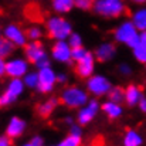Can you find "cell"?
Returning a JSON list of instances; mask_svg holds the SVG:
<instances>
[{
    "mask_svg": "<svg viewBox=\"0 0 146 146\" xmlns=\"http://www.w3.org/2000/svg\"><path fill=\"white\" fill-rule=\"evenodd\" d=\"M142 99H143V92H142L141 87H138L135 84H131L125 88V102L129 106L139 105V102Z\"/></svg>",
    "mask_w": 146,
    "mask_h": 146,
    "instance_id": "2e32d148",
    "label": "cell"
},
{
    "mask_svg": "<svg viewBox=\"0 0 146 146\" xmlns=\"http://www.w3.org/2000/svg\"><path fill=\"white\" fill-rule=\"evenodd\" d=\"M87 52H88V50L85 48V47H82V46L72 48V61H75V62L81 61V60L87 55Z\"/></svg>",
    "mask_w": 146,
    "mask_h": 146,
    "instance_id": "4316f807",
    "label": "cell"
},
{
    "mask_svg": "<svg viewBox=\"0 0 146 146\" xmlns=\"http://www.w3.org/2000/svg\"><path fill=\"white\" fill-rule=\"evenodd\" d=\"M102 111L105 112V115H106L109 119H118V118H121V115L123 113L122 106H121L118 102H113V101H111V99H108L106 102L102 104Z\"/></svg>",
    "mask_w": 146,
    "mask_h": 146,
    "instance_id": "ac0fdd59",
    "label": "cell"
},
{
    "mask_svg": "<svg viewBox=\"0 0 146 146\" xmlns=\"http://www.w3.org/2000/svg\"><path fill=\"white\" fill-rule=\"evenodd\" d=\"M51 6L55 13H68L75 6V0H51Z\"/></svg>",
    "mask_w": 146,
    "mask_h": 146,
    "instance_id": "44dd1931",
    "label": "cell"
},
{
    "mask_svg": "<svg viewBox=\"0 0 146 146\" xmlns=\"http://www.w3.org/2000/svg\"><path fill=\"white\" fill-rule=\"evenodd\" d=\"M23 81L26 84L27 88H33V90H37L38 87V82H40V77H38V72H33V71H29L24 77H23Z\"/></svg>",
    "mask_w": 146,
    "mask_h": 146,
    "instance_id": "603a6c76",
    "label": "cell"
},
{
    "mask_svg": "<svg viewBox=\"0 0 146 146\" xmlns=\"http://www.w3.org/2000/svg\"><path fill=\"white\" fill-rule=\"evenodd\" d=\"M108 98L113 102L121 104L122 101H125V90L121 88V87H112V90L108 94Z\"/></svg>",
    "mask_w": 146,
    "mask_h": 146,
    "instance_id": "d4e9b609",
    "label": "cell"
},
{
    "mask_svg": "<svg viewBox=\"0 0 146 146\" xmlns=\"http://www.w3.org/2000/svg\"><path fill=\"white\" fill-rule=\"evenodd\" d=\"M132 21L133 24L138 27L139 31H146V7L139 9L133 13L132 16Z\"/></svg>",
    "mask_w": 146,
    "mask_h": 146,
    "instance_id": "7402d4cb",
    "label": "cell"
},
{
    "mask_svg": "<svg viewBox=\"0 0 146 146\" xmlns=\"http://www.w3.org/2000/svg\"><path fill=\"white\" fill-rule=\"evenodd\" d=\"M21 146H34V145H33V143H31V141H30V142H27V143H23Z\"/></svg>",
    "mask_w": 146,
    "mask_h": 146,
    "instance_id": "ab89813d",
    "label": "cell"
},
{
    "mask_svg": "<svg viewBox=\"0 0 146 146\" xmlns=\"http://www.w3.org/2000/svg\"><path fill=\"white\" fill-rule=\"evenodd\" d=\"M80 145H81V136H75V135L70 133L61 142H58L57 145H52V146H80Z\"/></svg>",
    "mask_w": 146,
    "mask_h": 146,
    "instance_id": "484cf974",
    "label": "cell"
},
{
    "mask_svg": "<svg viewBox=\"0 0 146 146\" xmlns=\"http://www.w3.org/2000/svg\"><path fill=\"white\" fill-rule=\"evenodd\" d=\"M38 77H40V82L37 87V91L40 94H48L54 90V85L57 82V74L51 67H46L38 70Z\"/></svg>",
    "mask_w": 146,
    "mask_h": 146,
    "instance_id": "ba28073f",
    "label": "cell"
},
{
    "mask_svg": "<svg viewBox=\"0 0 146 146\" xmlns=\"http://www.w3.org/2000/svg\"><path fill=\"white\" fill-rule=\"evenodd\" d=\"M26 34H27V37H29L31 41L38 40V38L41 37V29H38V27H30V29H27Z\"/></svg>",
    "mask_w": 146,
    "mask_h": 146,
    "instance_id": "f1b7e54d",
    "label": "cell"
},
{
    "mask_svg": "<svg viewBox=\"0 0 146 146\" xmlns=\"http://www.w3.org/2000/svg\"><path fill=\"white\" fill-rule=\"evenodd\" d=\"M47 33L50 38L54 40H68V37L72 34V26L68 20L60 16H52L47 20Z\"/></svg>",
    "mask_w": 146,
    "mask_h": 146,
    "instance_id": "7a4b0ae2",
    "label": "cell"
},
{
    "mask_svg": "<svg viewBox=\"0 0 146 146\" xmlns=\"http://www.w3.org/2000/svg\"><path fill=\"white\" fill-rule=\"evenodd\" d=\"M0 146H11V138H9L7 135L0 138Z\"/></svg>",
    "mask_w": 146,
    "mask_h": 146,
    "instance_id": "e575fe53",
    "label": "cell"
},
{
    "mask_svg": "<svg viewBox=\"0 0 146 146\" xmlns=\"http://www.w3.org/2000/svg\"><path fill=\"white\" fill-rule=\"evenodd\" d=\"M99 109H102V105H99L97 99H90L84 106L80 108L78 115H77V121L80 125H88L95 116L98 115Z\"/></svg>",
    "mask_w": 146,
    "mask_h": 146,
    "instance_id": "52a82bcc",
    "label": "cell"
},
{
    "mask_svg": "<svg viewBox=\"0 0 146 146\" xmlns=\"http://www.w3.org/2000/svg\"><path fill=\"white\" fill-rule=\"evenodd\" d=\"M0 75H6V61H0Z\"/></svg>",
    "mask_w": 146,
    "mask_h": 146,
    "instance_id": "8d00e7d4",
    "label": "cell"
},
{
    "mask_svg": "<svg viewBox=\"0 0 146 146\" xmlns=\"http://www.w3.org/2000/svg\"><path fill=\"white\" fill-rule=\"evenodd\" d=\"M26 121L19 118V116H13L10 118V121L7 122V126H6V135L11 139H16V138H20L24 131H26Z\"/></svg>",
    "mask_w": 146,
    "mask_h": 146,
    "instance_id": "5bb4252c",
    "label": "cell"
},
{
    "mask_svg": "<svg viewBox=\"0 0 146 146\" xmlns=\"http://www.w3.org/2000/svg\"><path fill=\"white\" fill-rule=\"evenodd\" d=\"M142 143H143L142 135L133 129L126 131V133L123 135V146H142Z\"/></svg>",
    "mask_w": 146,
    "mask_h": 146,
    "instance_id": "ffe728a7",
    "label": "cell"
},
{
    "mask_svg": "<svg viewBox=\"0 0 146 146\" xmlns=\"http://www.w3.org/2000/svg\"><path fill=\"white\" fill-rule=\"evenodd\" d=\"M139 108H141V111H142L143 113H146V98H143V99L139 102Z\"/></svg>",
    "mask_w": 146,
    "mask_h": 146,
    "instance_id": "74e56055",
    "label": "cell"
},
{
    "mask_svg": "<svg viewBox=\"0 0 146 146\" xmlns=\"http://www.w3.org/2000/svg\"><path fill=\"white\" fill-rule=\"evenodd\" d=\"M118 70H119V74L123 75V77H129V75L132 74V68H131V65L126 64V62L121 64V65L118 67Z\"/></svg>",
    "mask_w": 146,
    "mask_h": 146,
    "instance_id": "4dcf8cb0",
    "label": "cell"
},
{
    "mask_svg": "<svg viewBox=\"0 0 146 146\" xmlns=\"http://www.w3.org/2000/svg\"><path fill=\"white\" fill-rule=\"evenodd\" d=\"M64 122H65V123H67V125H70V126H71V125H72V123H74V119H72V118H71V116H67V118H65V119H64Z\"/></svg>",
    "mask_w": 146,
    "mask_h": 146,
    "instance_id": "f35d334b",
    "label": "cell"
},
{
    "mask_svg": "<svg viewBox=\"0 0 146 146\" xmlns=\"http://www.w3.org/2000/svg\"><path fill=\"white\" fill-rule=\"evenodd\" d=\"M29 72V60L11 58L6 61V74L10 78H23Z\"/></svg>",
    "mask_w": 146,
    "mask_h": 146,
    "instance_id": "30bf717a",
    "label": "cell"
},
{
    "mask_svg": "<svg viewBox=\"0 0 146 146\" xmlns=\"http://www.w3.org/2000/svg\"><path fill=\"white\" fill-rule=\"evenodd\" d=\"M36 67H37V70H41V68H46V67H50V58L47 55H44L43 58H40L36 64H34Z\"/></svg>",
    "mask_w": 146,
    "mask_h": 146,
    "instance_id": "1f68e13d",
    "label": "cell"
},
{
    "mask_svg": "<svg viewBox=\"0 0 146 146\" xmlns=\"http://www.w3.org/2000/svg\"><path fill=\"white\" fill-rule=\"evenodd\" d=\"M24 54H26V58L30 62H33V64H36L44 55H47L46 54V50H44V46L38 40H34V41L30 40V43H27L24 46Z\"/></svg>",
    "mask_w": 146,
    "mask_h": 146,
    "instance_id": "4fadbf2b",
    "label": "cell"
},
{
    "mask_svg": "<svg viewBox=\"0 0 146 146\" xmlns=\"http://www.w3.org/2000/svg\"><path fill=\"white\" fill-rule=\"evenodd\" d=\"M3 37L10 40L16 47H24L27 44V34L16 24H7L3 30Z\"/></svg>",
    "mask_w": 146,
    "mask_h": 146,
    "instance_id": "8fae6325",
    "label": "cell"
},
{
    "mask_svg": "<svg viewBox=\"0 0 146 146\" xmlns=\"http://www.w3.org/2000/svg\"><path fill=\"white\" fill-rule=\"evenodd\" d=\"M60 101L68 108H81L90 101V98H88V92H85L78 87H67L62 90Z\"/></svg>",
    "mask_w": 146,
    "mask_h": 146,
    "instance_id": "3957f363",
    "label": "cell"
},
{
    "mask_svg": "<svg viewBox=\"0 0 146 146\" xmlns=\"http://www.w3.org/2000/svg\"><path fill=\"white\" fill-rule=\"evenodd\" d=\"M94 13L102 17H119L125 11V6L121 0H94Z\"/></svg>",
    "mask_w": 146,
    "mask_h": 146,
    "instance_id": "277c9868",
    "label": "cell"
},
{
    "mask_svg": "<svg viewBox=\"0 0 146 146\" xmlns=\"http://www.w3.org/2000/svg\"><path fill=\"white\" fill-rule=\"evenodd\" d=\"M92 6H94V1L91 0H75V7L81 10H90L92 9Z\"/></svg>",
    "mask_w": 146,
    "mask_h": 146,
    "instance_id": "f546056e",
    "label": "cell"
},
{
    "mask_svg": "<svg viewBox=\"0 0 146 146\" xmlns=\"http://www.w3.org/2000/svg\"><path fill=\"white\" fill-rule=\"evenodd\" d=\"M16 48V46L10 41V40H7V38H1V41H0V57L1 58H7L13 51Z\"/></svg>",
    "mask_w": 146,
    "mask_h": 146,
    "instance_id": "cb8c5ba5",
    "label": "cell"
},
{
    "mask_svg": "<svg viewBox=\"0 0 146 146\" xmlns=\"http://www.w3.org/2000/svg\"><path fill=\"white\" fill-rule=\"evenodd\" d=\"M61 101L58 98H48L47 101L41 102L38 106H37V113L41 116V118H48L50 115L55 111L57 105L60 104Z\"/></svg>",
    "mask_w": 146,
    "mask_h": 146,
    "instance_id": "d6986e66",
    "label": "cell"
},
{
    "mask_svg": "<svg viewBox=\"0 0 146 146\" xmlns=\"http://www.w3.org/2000/svg\"><path fill=\"white\" fill-rule=\"evenodd\" d=\"M111 90H112V84L104 75H99V74L98 75H91L87 80V91L90 94H92L94 97L108 95Z\"/></svg>",
    "mask_w": 146,
    "mask_h": 146,
    "instance_id": "8992f818",
    "label": "cell"
},
{
    "mask_svg": "<svg viewBox=\"0 0 146 146\" xmlns=\"http://www.w3.org/2000/svg\"><path fill=\"white\" fill-rule=\"evenodd\" d=\"M81 126L82 125H75V123H72L71 125V129H70V133L71 135H75V136H82V129H81Z\"/></svg>",
    "mask_w": 146,
    "mask_h": 146,
    "instance_id": "d6a6232c",
    "label": "cell"
},
{
    "mask_svg": "<svg viewBox=\"0 0 146 146\" xmlns=\"http://www.w3.org/2000/svg\"><path fill=\"white\" fill-rule=\"evenodd\" d=\"M57 82H60V84L67 82V75L65 74H57Z\"/></svg>",
    "mask_w": 146,
    "mask_h": 146,
    "instance_id": "d590c367",
    "label": "cell"
},
{
    "mask_svg": "<svg viewBox=\"0 0 146 146\" xmlns=\"http://www.w3.org/2000/svg\"><path fill=\"white\" fill-rule=\"evenodd\" d=\"M132 52H133V57L136 58L138 62L146 64V31H141L139 41L132 48Z\"/></svg>",
    "mask_w": 146,
    "mask_h": 146,
    "instance_id": "e0dca14e",
    "label": "cell"
},
{
    "mask_svg": "<svg viewBox=\"0 0 146 146\" xmlns=\"http://www.w3.org/2000/svg\"><path fill=\"white\" fill-rule=\"evenodd\" d=\"M135 3H146V0H133Z\"/></svg>",
    "mask_w": 146,
    "mask_h": 146,
    "instance_id": "60d3db41",
    "label": "cell"
},
{
    "mask_svg": "<svg viewBox=\"0 0 146 146\" xmlns=\"http://www.w3.org/2000/svg\"><path fill=\"white\" fill-rule=\"evenodd\" d=\"M67 41L70 43V46H71L72 48H75V47H81V46H82V37H81L78 33H72V34L68 37Z\"/></svg>",
    "mask_w": 146,
    "mask_h": 146,
    "instance_id": "83f0119b",
    "label": "cell"
},
{
    "mask_svg": "<svg viewBox=\"0 0 146 146\" xmlns=\"http://www.w3.org/2000/svg\"><path fill=\"white\" fill-rule=\"evenodd\" d=\"M24 88H26V84H24L23 78H11L10 82L7 84L4 92L0 97L1 106H7V105L14 104L16 99L24 92Z\"/></svg>",
    "mask_w": 146,
    "mask_h": 146,
    "instance_id": "5b68a950",
    "label": "cell"
},
{
    "mask_svg": "<svg viewBox=\"0 0 146 146\" xmlns=\"http://www.w3.org/2000/svg\"><path fill=\"white\" fill-rule=\"evenodd\" d=\"M31 143H33L34 146H44V139H43L41 136L36 135V136L31 139Z\"/></svg>",
    "mask_w": 146,
    "mask_h": 146,
    "instance_id": "836d02e7",
    "label": "cell"
},
{
    "mask_svg": "<svg viewBox=\"0 0 146 146\" xmlns=\"http://www.w3.org/2000/svg\"><path fill=\"white\" fill-rule=\"evenodd\" d=\"M139 34L141 31L138 30V27L133 24L132 20H126L123 23H121L115 31H113V38L116 43L119 44H125L129 48H133L138 41H139Z\"/></svg>",
    "mask_w": 146,
    "mask_h": 146,
    "instance_id": "6da1fadb",
    "label": "cell"
},
{
    "mask_svg": "<svg viewBox=\"0 0 146 146\" xmlns=\"http://www.w3.org/2000/svg\"><path fill=\"white\" fill-rule=\"evenodd\" d=\"M51 55L58 62L70 64L72 61V47L67 40H57V43L52 46Z\"/></svg>",
    "mask_w": 146,
    "mask_h": 146,
    "instance_id": "9c48e42d",
    "label": "cell"
},
{
    "mask_svg": "<svg viewBox=\"0 0 146 146\" xmlns=\"http://www.w3.org/2000/svg\"><path fill=\"white\" fill-rule=\"evenodd\" d=\"M95 54L92 52H87V55L77 62V67H75V72L78 77L81 78H85L88 80L91 75H94V70H95Z\"/></svg>",
    "mask_w": 146,
    "mask_h": 146,
    "instance_id": "7c38bea8",
    "label": "cell"
},
{
    "mask_svg": "<svg viewBox=\"0 0 146 146\" xmlns=\"http://www.w3.org/2000/svg\"><path fill=\"white\" fill-rule=\"evenodd\" d=\"M95 58L99 62H108L115 58L116 55V47L113 43H102L95 50Z\"/></svg>",
    "mask_w": 146,
    "mask_h": 146,
    "instance_id": "9a60e30c",
    "label": "cell"
}]
</instances>
